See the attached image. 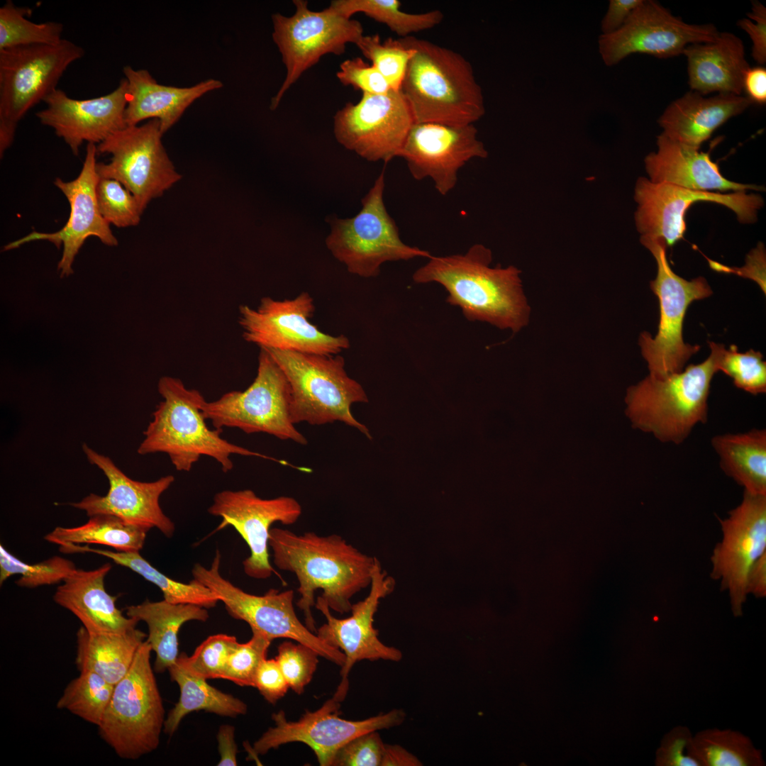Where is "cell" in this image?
<instances>
[{
	"label": "cell",
	"mask_w": 766,
	"mask_h": 766,
	"mask_svg": "<svg viewBox=\"0 0 766 766\" xmlns=\"http://www.w3.org/2000/svg\"><path fill=\"white\" fill-rule=\"evenodd\" d=\"M269 546L273 562L282 570L296 575L301 597L296 606L303 611L306 626L316 633L311 608L315 592L331 609L344 614L351 610L350 599L370 586L375 559L348 543L340 535H318L313 532L299 535L289 530L272 528Z\"/></svg>",
	"instance_id": "cell-1"
},
{
	"label": "cell",
	"mask_w": 766,
	"mask_h": 766,
	"mask_svg": "<svg viewBox=\"0 0 766 766\" xmlns=\"http://www.w3.org/2000/svg\"><path fill=\"white\" fill-rule=\"evenodd\" d=\"M428 259L414 272L413 282L442 285L448 292L447 302L460 308L467 320L514 333L529 323L531 308L521 271L513 265L492 267L489 248L477 243L465 253Z\"/></svg>",
	"instance_id": "cell-2"
},
{
	"label": "cell",
	"mask_w": 766,
	"mask_h": 766,
	"mask_svg": "<svg viewBox=\"0 0 766 766\" xmlns=\"http://www.w3.org/2000/svg\"><path fill=\"white\" fill-rule=\"evenodd\" d=\"M413 49L401 91L414 123L474 124L485 113L482 87L461 54L412 35L400 38Z\"/></svg>",
	"instance_id": "cell-3"
},
{
	"label": "cell",
	"mask_w": 766,
	"mask_h": 766,
	"mask_svg": "<svg viewBox=\"0 0 766 766\" xmlns=\"http://www.w3.org/2000/svg\"><path fill=\"white\" fill-rule=\"evenodd\" d=\"M157 389L163 401L157 406L144 432L145 438L138 448L140 455L165 453L181 472H189L203 455L214 459L224 472L233 467L232 455L289 465L225 440L221 435L222 429H210L201 410L204 397L199 391L187 388L181 379L164 376Z\"/></svg>",
	"instance_id": "cell-4"
},
{
	"label": "cell",
	"mask_w": 766,
	"mask_h": 766,
	"mask_svg": "<svg viewBox=\"0 0 766 766\" xmlns=\"http://www.w3.org/2000/svg\"><path fill=\"white\" fill-rule=\"evenodd\" d=\"M709 345L711 353L704 362L663 379L648 375L627 389L626 413L633 427L679 445L696 424L707 421L711 382L718 372V343Z\"/></svg>",
	"instance_id": "cell-5"
},
{
	"label": "cell",
	"mask_w": 766,
	"mask_h": 766,
	"mask_svg": "<svg viewBox=\"0 0 766 766\" xmlns=\"http://www.w3.org/2000/svg\"><path fill=\"white\" fill-rule=\"evenodd\" d=\"M264 349L289 383L294 424L321 426L339 421L372 439L368 428L351 412L353 404L367 403V396L362 386L348 376L342 356Z\"/></svg>",
	"instance_id": "cell-6"
},
{
	"label": "cell",
	"mask_w": 766,
	"mask_h": 766,
	"mask_svg": "<svg viewBox=\"0 0 766 766\" xmlns=\"http://www.w3.org/2000/svg\"><path fill=\"white\" fill-rule=\"evenodd\" d=\"M145 640L126 676L114 685L98 726L103 740L123 759L136 760L156 750L165 723V709L150 665Z\"/></svg>",
	"instance_id": "cell-7"
},
{
	"label": "cell",
	"mask_w": 766,
	"mask_h": 766,
	"mask_svg": "<svg viewBox=\"0 0 766 766\" xmlns=\"http://www.w3.org/2000/svg\"><path fill=\"white\" fill-rule=\"evenodd\" d=\"M84 55L67 39L55 45L0 50V157L12 145L19 122L57 89L67 69Z\"/></svg>",
	"instance_id": "cell-8"
},
{
	"label": "cell",
	"mask_w": 766,
	"mask_h": 766,
	"mask_svg": "<svg viewBox=\"0 0 766 766\" xmlns=\"http://www.w3.org/2000/svg\"><path fill=\"white\" fill-rule=\"evenodd\" d=\"M640 243L657 262V276L650 286L659 299L660 316L655 337L643 332L638 344L648 362L649 375L663 379L682 371L685 363L699 350V345L684 342V319L689 304L711 296L712 290L703 277L688 281L673 272L667 259V245L664 239L641 235Z\"/></svg>",
	"instance_id": "cell-9"
},
{
	"label": "cell",
	"mask_w": 766,
	"mask_h": 766,
	"mask_svg": "<svg viewBox=\"0 0 766 766\" xmlns=\"http://www.w3.org/2000/svg\"><path fill=\"white\" fill-rule=\"evenodd\" d=\"M384 171L362 199V208L353 217L330 218L331 233L326 245L348 271L362 277H374L386 262L430 258L427 250L405 244L383 201Z\"/></svg>",
	"instance_id": "cell-10"
},
{
	"label": "cell",
	"mask_w": 766,
	"mask_h": 766,
	"mask_svg": "<svg viewBox=\"0 0 766 766\" xmlns=\"http://www.w3.org/2000/svg\"><path fill=\"white\" fill-rule=\"evenodd\" d=\"M257 375L243 391H231L202 406L204 418L216 429L237 428L245 433H264L300 445L307 440L291 418L287 379L271 355L260 348Z\"/></svg>",
	"instance_id": "cell-11"
},
{
	"label": "cell",
	"mask_w": 766,
	"mask_h": 766,
	"mask_svg": "<svg viewBox=\"0 0 766 766\" xmlns=\"http://www.w3.org/2000/svg\"><path fill=\"white\" fill-rule=\"evenodd\" d=\"M293 4L296 11L292 16L272 15V39L287 70L282 86L271 99L272 111L291 86L323 55H340L348 43L355 44L363 35L360 22L329 7L314 11L309 9L307 1L294 0Z\"/></svg>",
	"instance_id": "cell-12"
},
{
	"label": "cell",
	"mask_w": 766,
	"mask_h": 766,
	"mask_svg": "<svg viewBox=\"0 0 766 766\" xmlns=\"http://www.w3.org/2000/svg\"><path fill=\"white\" fill-rule=\"evenodd\" d=\"M157 119L124 128L96 145L98 154L111 155L109 162H97L99 179L121 183L137 199L143 211L162 196L182 176L162 141Z\"/></svg>",
	"instance_id": "cell-13"
},
{
	"label": "cell",
	"mask_w": 766,
	"mask_h": 766,
	"mask_svg": "<svg viewBox=\"0 0 766 766\" xmlns=\"http://www.w3.org/2000/svg\"><path fill=\"white\" fill-rule=\"evenodd\" d=\"M221 554L216 552L209 568L196 563L193 580L210 589L222 601L230 616L245 621L271 640L289 638L316 650L321 657L343 667L345 655L321 640L298 618L294 608V591L270 589L264 595L249 594L223 578L220 573Z\"/></svg>",
	"instance_id": "cell-14"
},
{
	"label": "cell",
	"mask_w": 766,
	"mask_h": 766,
	"mask_svg": "<svg viewBox=\"0 0 766 766\" xmlns=\"http://www.w3.org/2000/svg\"><path fill=\"white\" fill-rule=\"evenodd\" d=\"M314 311L313 299L306 292L292 299L265 296L256 309L241 305L238 323L244 340L260 348L327 355L348 349L345 335L325 333L310 321Z\"/></svg>",
	"instance_id": "cell-15"
},
{
	"label": "cell",
	"mask_w": 766,
	"mask_h": 766,
	"mask_svg": "<svg viewBox=\"0 0 766 766\" xmlns=\"http://www.w3.org/2000/svg\"><path fill=\"white\" fill-rule=\"evenodd\" d=\"M414 123L401 90L386 94L362 93L356 104L348 103L333 117L337 141L370 161L385 163L398 157Z\"/></svg>",
	"instance_id": "cell-16"
},
{
	"label": "cell",
	"mask_w": 766,
	"mask_h": 766,
	"mask_svg": "<svg viewBox=\"0 0 766 766\" xmlns=\"http://www.w3.org/2000/svg\"><path fill=\"white\" fill-rule=\"evenodd\" d=\"M718 34L712 24L687 23L660 3L643 0L619 29L599 36L598 48L602 61L611 67L635 53L677 56L689 45L711 42Z\"/></svg>",
	"instance_id": "cell-17"
},
{
	"label": "cell",
	"mask_w": 766,
	"mask_h": 766,
	"mask_svg": "<svg viewBox=\"0 0 766 766\" xmlns=\"http://www.w3.org/2000/svg\"><path fill=\"white\" fill-rule=\"evenodd\" d=\"M340 702L333 695L318 709L306 711L297 721H288L283 711L272 714L274 726L255 742L254 753L264 755L282 745L300 742L313 751L320 765L332 766L336 752L353 738L399 726L406 718L402 709H393L364 720H347L339 716Z\"/></svg>",
	"instance_id": "cell-18"
},
{
	"label": "cell",
	"mask_w": 766,
	"mask_h": 766,
	"mask_svg": "<svg viewBox=\"0 0 766 766\" xmlns=\"http://www.w3.org/2000/svg\"><path fill=\"white\" fill-rule=\"evenodd\" d=\"M634 199L638 206L635 221L641 235L657 237L672 246L686 231L685 214L693 204L709 201L732 210L742 223L757 221L764 204L761 196L746 192L721 193L695 191L667 183H654L646 177L638 179Z\"/></svg>",
	"instance_id": "cell-19"
},
{
	"label": "cell",
	"mask_w": 766,
	"mask_h": 766,
	"mask_svg": "<svg viewBox=\"0 0 766 766\" xmlns=\"http://www.w3.org/2000/svg\"><path fill=\"white\" fill-rule=\"evenodd\" d=\"M395 586L394 579L383 571L376 557L368 595L352 604L351 616L345 618L333 616L326 601L318 596L315 607L326 618V623L316 629V634L327 645L340 650L345 656L341 667L340 682L336 693L345 697L348 690V676L355 663L367 660L399 662L402 653L397 648L384 644L374 627V616L380 600L390 594Z\"/></svg>",
	"instance_id": "cell-20"
},
{
	"label": "cell",
	"mask_w": 766,
	"mask_h": 766,
	"mask_svg": "<svg viewBox=\"0 0 766 766\" xmlns=\"http://www.w3.org/2000/svg\"><path fill=\"white\" fill-rule=\"evenodd\" d=\"M720 523L722 539L711 557V577L728 591L734 616H741L749 572L766 553V495L744 492L742 502Z\"/></svg>",
	"instance_id": "cell-21"
},
{
	"label": "cell",
	"mask_w": 766,
	"mask_h": 766,
	"mask_svg": "<svg viewBox=\"0 0 766 766\" xmlns=\"http://www.w3.org/2000/svg\"><path fill=\"white\" fill-rule=\"evenodd\" d=\"M96 145L88 143L82 170L71 181L56 178L54 184L67 198L70 211L64 226L53 233L32 231L4 246L3 250L16 249L29 242L46 240L57 248H63L57 265L60 277L73 273L72 265L76 255L89 237H96L108 246H116L118 240L109 224L100 213L96 200V186L99 180L96 172Z\"/></svg>",
	"instance_id": "cell-22"
},
{
	"label": "cell",
	"mask_w": 766,
	"mask_h": 766,
	"mask_svg": "<svg viewBox=\"0 0 766 766\" xmlns=\"http://www.w3.org/2000/svg\"><path fill=\"white\" fill-rule=\"evenodd\" d=\"M208 512L222 518L218 530L231 526L247 543L250 555L243 562L245 573L264 579L275 572L268 553L271 526L276 522L294 524L302 508L290 496L262 499L251 489L223 490L215 494Z\"/></svg>",
	"instance_id": "cell-23"
},
{
	"label": "cell",
	"mask_w": 766,
	"mask_h": 766,
	"mask_svg": "<svg viewBox=\"0 0 766 766\" xmlns=\"http://www.w3.org/2000/svg\"><path fill=\"white\" fill-rule=\"evenodd\" d=\"M487 156L474 124L431 122L413 123L398 155L415 179L431 178L441 195L455 187L457 172L467 162Z\"/></svg>",
	"instance_id": "cell-24"
},
{
	"label": "cell",
	"mask_w": 766,
	"mask_h": 766,
	"mask_svg": "<svg viewBox=\"0 0 766 766\" xmlns=\"http://www.w3.org/2000/svg\"><path fill=\"white\" fill-rule=\"evenodd\" d=\"M82 450L87 460L106 476L109 489L105 496L90 494L70 505L84 511L89 517L96 514L115 516L123 521L148 529L157 528L166 537L175 531L172 521L165 514L159 499L174 481L172 475L154 482L133 480L126 475L107 456L98 453L87 444Z\"/></svg>",
	"instance_id": "cell-25"
},
{
	"label": "cell",
	"mask_w": 766,
	"mask_h": 766,
	"mask_svg": "<svg viewBox=\"0 0 766 766\" xmlns=\"http://www.w3.org/2000/svg\"><path fill=\"white\" fill-rule=\"evenodd\" d=\"M44 102L46 107L35 113L37 118L41 124L52 128L77 156L84 143L98 145L127 127L125 78L114 90L101 96L75 99L57 89Z\"/></svg>",
	"instance_id": "cell-26"
},
{
	"label": "cell",
	"mask_w": 766,
	"mask_h": 766,
	"mask_svg": "<svg viewBox=\"0 0 766 766\" xmlns=\"http://www.w3.org/2000/svg\"><path fill=\"white\" fill-rule=\"evenodd\" d=\"M657 150L649 153L644 160L649 180L667 183L687 189L702 192L762 191V186L745 184L724 177L718 165L704 152L662 133L657 138Z\"/></svg>",
	"instance_id": "cell-27"
},
{
	"label": "cell",
	"mask_w": 766,
	"mask_h": 766,
	"mask_svg": "<svg viewBox=\"0 0 766 766\" xmlns=\"http://www.w3.org/2000/svg\"><path fill=\"white\" fill-rule=\"evenodd\" d=\"M127 81V126H136L145 120L157 119L162 133L170 130L185 110L205 94L221 89L223 83L209 79L189 87L159 84L147 70H135L130 65L123 69Z\"/></svg>",
	"instance_id": "cell-28"
},
{
	"label": "cell",
	"mask_w": 766,
	"mask_h": 766,
	"mask_svg": "<svg viewBox=\"0 0 766 766\" xmlns=\"http://www.w3.org/2000/svg\"><path fill=\"white\" fill-rule=\"evenodd\" d=\"M111 569L110 563L91 570L76 568L53 596L55 603L72 612L91 633H124L138 622L125 616L116 605L117 598L106 592L104 579Z\"/></svg>",
	"instance_id": "cell-29"
},
{
	"label": "cell",
	"mask_w": 766,
	"mask_h": 766,
	"mask_svg": "<svg viewBox=\"0 0 766 766\" xmlns=\"http://www.w3.org/2000/svg\"><path fill=\"white\" fill-rule=\"evenodd\" d=\"M752 104L745 96L718 94L705 97L692 91L668 105L658 123L667 138L700 149L718 128Z\"/></svg>",
	"instance_id": "cell-30"
},
{
	"label": "cell",
	"mask_w": 766,
	"mask_h": 766,
	"mask_svg": "<svg viewBox=\"0 0 766 766\" xmlns=\"http://www.w3.org/2000/svg\"><path fill=\"white\" fill-rule=\"evenodd\" d=\"M689 85L701 95L711 92L742 95L743 80L750 67L742 40L729 32H719L708 43L687 46Z\"/></svg>",
	"instance_id": "cell-31"
},
{
	"label": "cell",
	"mask_w": 766,
	"mask_h": 766,
	"mask_svg": "<svg viewBox=\"0 0 766 766\" xmlns=\"http://www.w3.org/2000/svg\"><path fill=\"white\" fill-rule=\"evenodd\" d=\"M126 616L137 621H144L148 628L146 640L155 653L154 670L162 673L176 662L178 656V633L189 621H206L209 617L206 608L184 604H172L165 600H145L126 608Z\"/></svg>",
	"instance_id": "cell-32"
},
{
	"label": "cell",
	"mask_w": 766,
	"mask_h": 766,
	"mask_svg": "<svg viewBox=\"0 0 766 766\" xmlns=\"http://www.w3.org/2000/svg\"><path fill=\"white\" fill-rule=\"evenodd\" d=\"M147 636L135 628L121 633H96L82 626L77 632V667L79 672H95L115 685L131 669Z\"/></svg>",
	"instance_id": "cell-33"
},
{
	"label": "cell",
	"mask_w": 766,
	"mask_h": 766,
	"mask_svg": "<svg viewBox=\"0 0 766 766\" xmlns=\"http://www.w3.org/2000/svg\"><path fill=\"white\" fill-rule=\"evenodd\" d=\"M723 472L743 486L745 492L766 495V431L753 429L712 438Z\"/></svg>",
	"instance_id": "cell-34"
},
{
	"label": "cell",
	"mask_w": 766,
	"mask_h": 766,
	"mask_svg": "<svg viewBox=\"0 0 766 766\" xmlns=\"http://www.w3.org/2000/svg\"><path fill=\"white\" fill-rule=\"evenodd\" d=\"M168 671L179 687L178 701L164 723V732L172 736L188 714L204 710L220 716L235 717L246 714L248 706L240 699L209 685L206 680L189 672L177 660Z\"/></svg>",
	"instance_id": "cell-35"
},
{
	"label": "cell",
	"mask_w": 766,
	"mask_h": 766,
	"mask_svg": "<svg viewBox=\"0 0 766 766\" xmlns=\"http://www.w3.org/2000/svg\"><path fill=\"white\" fill-rule=\"evenodd\" d=\"M60 550L63 553H92L106 557L155 584L162 592L164 600L172 604H194L209 609L218 601L217 596L204 584L194 580L184 584L168 577L145 560L139 552H113L72 543L60 545Z\"/></svg>",
	"instance_id": "cell-36"
},
{
	"label": "cell",
	"mask_w": 766,
	"mask_h": 766,
	"mask_svg": "<svg viewBox=\"0 0 766 766\" xmlns=\"http://www.w3.org/2000/svg\"><path fill=\"white\" fill-rule=\"evenodd\" d=\"M150 529L128 523L109 514L89 516L83 525L65 528L58 526L44 538L59 545L64 544H100L124 553L140 552Z\"/></svg>",
	"instance_id": "cell-37"
},
{
	"label": "cell",
	"mask_w": 766,
	"mask_h": 766,
	"mask_svg": "<svg viewBox=\"0 0 766 766\" xmlns=\"http://www.w3.org/2000/svg\"><path fill=\"white\" fill-rule=\"evenodd\" d=\"M690 755L699 766H763L762 751L742 733L709 728L692 736Z\"/></svg>",
	"instance_id": "cell-38"
},
{
	"label": "cell",
	"mask_w": 766,
	"mask_h": 766,
	"mask_svg": "<svg viewBox=\"0 0 766 766\" xmlns=\"http://www.w3.org/2000/svg\"><path fill=\"white\" fill-rule=\"evenodd\" d=\"M328 7L348 18H351L355 13H363L385 24L400 38L432 28L443 18V13L438 10L421 13L402 11L401 2L398 0H334Z\"/></svg>",
	"instance_id": "cell-39"
},
{
	"label": "cell",
	"mask_w": 766,
	"mask_h": 766,
	"mask_svg": "<svg viewBox=\"0 0 766 766\" xmlns=\"http://www.w3.org/2000/svg\"><path fill=\"white\" fill-rule=\"evenodd\" d=\"M32 10L19 7L8 0L0 8V50L35 45H55L63 38V25L59 22L40 23L28 20Z\"/></svg>",
	"instance_id": "cell-40"
},
{
	"label": "cell",
	"mask_w": 766,
	"mask_h": 766,
	"mask_svg": "<svg viewBox=\"0 0 766 766\" xmlns=\"http://www.w3.org/2000/svg\"><path fill=\"white\" fill-rule=\"evenodd\" d=\"M113 688L114 685L95 672H80L79 675L64 689L57 707L98 727L109 706Z\"/></svg>",
	"instance_id": "cell-41"
},
{
	"label": "cell",
	"mask_w": 766,
	"mask_h": 766,
	"mask_svg": "<svg viewBox=\"0 0 766 766\" xmlns=\"http://www.w3.org/2000/svg\"><path fill=\"white\" fill-rule=\"evenodd\" d=\"M76 569L64 557L54 556L43 562L29 564L18 559L0 545V584L9 577L20 574L16 582L21 587L34 588L63 581Z\"/></svg>",
	"instance_id": "cell-42"
},
{
	"label": "cell",
	"mask_w": 766,
	"mask_h": 766,
	"mask_svg": "<svg viewBox=\"0 0 766 766\" xmlns=\"http://www.w3.org/2000/svg\"><path fill=\"white\" fill-rule=\"evenodd\" d=\"M393 90H401L413 49L399 38L382 41L379 35H362L355 43Z\"/></svg>",
	"instance_id": "cell-43"
},
{
	"label": "cell",
	"mask_w": 766,
	"mask_h": 766,
	"mask_svg": "<svg viewBox=\"0 0 766 766\" xmlns=\"http://www.w3.org/2000/svg\"><path fill=\"white\" fill-rule=\"evenodd\" d=\"M762 358L760 352L753 349L739 353L736 345L727 350L718 344V371L730 377L736 387L754 395L766 392V362Z\"/></svg>",
	"instance_id": "cell-44"
},
{
	"label": "cell",
	"mask_w": 766,
	"mask_h": 766,
	"mask_svg": "<svg viewBox=\"0 0 766 766\" xmlns=\"http://www.w3.org/2000/svg\"><path fill=\"white\" fill-rule=\"evenodd\" d=\"M96 193L100 213L109 224L128 228L140 223L143 211L133 194L121 183L99 179Z\"/></svg>",
	"instance_id": "cell-45"
},
{
	"label": "cell",
	"mask_w": 766,
	"mask_h": 766,
	"mask_svg": "<svg viewBox=\"0 0 766 766\" xmlns=\"http://www.w3.org/2000/svg\"><path fill=\"white\" fill-rule=\"evenodd\" d=\"M238 643L233 635H213L202 642L192 655L182 653L177 660L196 676L205 679H221L228 657Z\"/></svg>",
	"instance_id": "cell-46"
},
{
	"label": "cell",
	"mask_w": 766,
	"mask_h": 766,
	"mask_svg": "<svg viewBox=\"0 0 766 766\" xmlns=\"http://www.w3.org/2000/svg\"><path fill=\"white\" fill-rule=\"evenodd\" d=\"M250 640L238 643L228 657L221 679L243 687H254L257 672L266 659L271 640L257 631H252Z\"/></svg>",
	"instance_id": "cell-47"
},
{
	"label": "cell",
	"mask_w": 766,
	"mask_h": 766,
	"mask_svg": "<svg viewBox=\"0 0 766 766\" xmlns=\"http://www.w3.org/2000/svg\"><path fill=\"white\" fill-rule=\"evenodd\" d=\"M277 650L274 659L289 688L301 694L317 669L319 654L306 645L289 640L282 643Z\"/></svg>",
	"instance_id": "cell-48"
},
{
	"label": "cell",
	"mask_w": 766,
	"mask_h": 766,
	"mask_svg": "<svg viewBox=\"0 0 766 766\" xmlns=\"http://www.w3.org/2000/svg\"><path fill=\"white\" fill-rule=\"evenodd\" d=\"M384 748L377 731L361 734L336 752L332 766H381Z\"/></svg>",
	"instance_id": "cell-49"
},
{
	"label": "cell",
	"mask_w": 766,
	"mask_h": 766,
	"mask_svg": "<svg viewBox=\"0 0 766 766\" xmlns=\"http://www.w3.org/2000/svg\"><path fill=\"white\" fill-rule=\"evenodd\" d=\"M336 77L343 85L352 86L362 93L382 94L392 89L379 72L360 57L343 61Z\"/></svg>",
	"instance_id": "cell-50"
},
{
	"label": "cell",
	"mask_w": 766,
	"mask_h": 766,
	"mask_svg": "<svg viewBox=\"0 0 766 766\" xmlns=\"http://www.w3.org/2000/svg\"><path fill=\"white\" fill-rule=\"evenodd\" d=\"M692 734L689 728L677 726L662 738L655 752L656 766H699L689 754Z\"/></svg>",
	"instance_id": "cell-51"
},
{
	"label": "cell",
	"mask_w": 766,
	"mask_h": 766,
	"mask_svg": "<svg viewBox=\"0 0 766 766\" xmlns=\"http://www.w3.org/2000/svg\"><path fill=\"white\" fill-rule=\"evenodd\" d=\"M748 18L738 21V26L750 36L752 45V56L759 65L766 62V8L757 1H752L751 12L747 14Z\"/></svg>",
	"instance_id": "cell-52"
},
{
	"label": "cell",
	"mask_w": 766,
	"mask_h": 766,
	"mask_svg": "<svg viewBox=\"0 0 766 766\" xmlns=\"http://www.w3.org/2000/svg\"><path fill=\"white\" fill-rule=\"evenodd\" d=\"M255 687L264 699L275 704L282 698L289 688L275 659H265L256 674Z\"/></svg>",
	"instance_id": "cell-53"
},
{
	"label": "cell",
	"mask_w": 766,
	"mask_h": 766,
	"mask_svg": "<svg viewBox=\"0 0 766 766\" xmlns=\"http://www.w3.org/2000/svg\"><path fill=\"white\" fill-rule=\"evenodd\" d=\"M709 264L716 271L733 272L753 279L765 293V252L762 243H759L747 255L746 264L741 268L728 267L712 260H709Z\"/></svg>",
	"instance_id": "cell-54"
},
{
	"label": "cell",
	"mask_w": 766,
	"mask_h": 766,
	"mask_svg": "<svg viewBox=\"0 0 766 766\" xmlns=\"http://www.w3.org/2000/svg\"><path fill=\"white\" fill-rule=\"evenodd\" d=\"M642 1L643 0H610L607 11L601 22V34H610L619 29Z\"/></svg>",
	"instance_id": "cell-55"
},
{
	"label": "cell",
	"mask_w": 766,
	"mask_h": 766,
	"mask_svg": "<svg viewBox=\"0 0 766 766\" xmlns=\"http://www.w3.org/2000/svg\"><path fill=\"white\" fill-rule=\"evenodd\" d=\"M753 103L766 102V69L762 66L750 67L744 77L743 91Z\"/></svg>",
	"instance_id": "cell-56"
},
{
	"label": "cell",
	"mask_w": 766,
	"mask_h": 766,
	"mask_svg": "<svg viewBox=\"0 0 766 766\" xmlns=\"http://www.w3.org/2000/svg\"><path fill=\"white\" fill-rule=\"evenodd\" d=\"M235 728L231 725L220 726L218 734V748L220 755L218 766H235L238 765V747L234 738Z\"/></svg>",
	"instance_id": "cell-57"
},
{
	"label": "cell",
	"mask_w": 766,
	"mask_h": 766,
	"mask_svg": "<svg viewBox=\"0 0 766 766\" xmlns=\"http://www.w3.org/2000/svg\"><path fill=\"white\" fill-rule=\"evenodd\" d=\"M746 590L748 595L753 594L757 598L766 596V553L762 555L753 564L749 572Z\"/></svg>",
	"instance_id": "cell-58"
},
{
	"label": "cell",
	"mask_w": 766,
	"mask_h": 766,
	"mask_svg": "<svg viewBox=\"0 0 766 766\" xmlns=\"http://www.w3.org/2000/svg\"><path fill=\"white\" fill-rule=\"evenodd\" d=\"M421 761L399 745L385 744L381 766H421Z\"/></svg>",
	"instance_id": "cell-59"
}]
</instances>
